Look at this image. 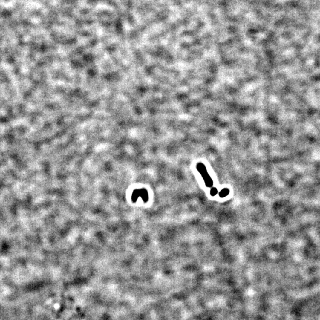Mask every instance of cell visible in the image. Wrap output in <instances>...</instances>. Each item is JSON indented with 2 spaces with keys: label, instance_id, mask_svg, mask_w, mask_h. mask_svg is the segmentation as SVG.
I'll return each instance as SVG.
<instances>
[{
  "label": "cell",
  "instance_id": "3",
  "mask_svg": "<svg viewBox=\"0 0 320 320\" xmlns=\"http://www.w3.org/2000/svg\"><path fill=\"white\" fill-rule=\"evenodd\" d=\"M217 192H218L217 189H216V188H214V187H213V188H212V189H211V195L213 196H215V195H216Z\"/></svg>",
  "mask_w": 320,
  "mask_h": 320
},
{
  "label": "cell",
  "instance_id": "2",
  "mask_svg": "<svg viewBox=\"0 0 320 320\" xmlns=\"http://www.w3.org/2000/svg\"><path fill=\"white\" fill-rule=\"evenodd\" d=\"M229 193V190L228 189H223L219 192V196L221 197H225Z\"/></svg>",
  "mask_w": 320,
  "mask_h": 320
},
{
  "label": "cell",
  "instance_id": "1",
  "mask_svg": "<svg viewBox=\"0 0 320 320\" xmlns=\"http://www.w3.org/2000/svg\"><path fill=\"white\" fill-rule=\"evenodd\" d=\"M197 169L199 171V172L201 174L202 177L204 179V181L205 182L206 186L207 187H211L213 185V181L212 178L209 176L207 172V170L206 169V167L203 164L199 163L197 166Z\"/></svg>",
  "mask_w": 320,
  "mask_h": 320
}]
</instances>
